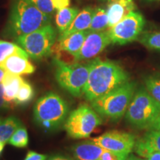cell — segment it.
Masks as SVG:
<instances>
[{"instance_id": "1", "label": "cell", "mask_w": 160, "mask_h": 160, "mask_svg": "<svg viewBox=\"0 0 160 160\" xmlns=\"http://www.w3.org/2000/svg\"><path fill=\"white\" fill-rule=\"evenodd\" d=\"M90 64L89 77L83 93L88 101H93L129 82L128 73L115 62L96 58Z\"/></svg>"}, {"instance_id": "2", "label": "cell", "mask_w": 160, "mask_h": 160, "mask_svg": "<svg viewBox=\"0 0 160 160\" xmlns=\"http://www.w3.org/2000/svg\"><path fill=\"white\" fill-rule=\"evenodd\" d=\"M51 21V17L40 11L30 0H12L4 36L16 39L50 25Z\"/></svg>"}, {"instance_id": "3", "label": "cell", "mask_w": 160, "mask_h": 160, "mask_svg": "<svg viewBox=\"0 0 160 160\" xmlns=\"http://www.w3.org/2000/svg\"><path fill=\"white\" fill-rule=\"evenodd\" d=\"M137 83L128 82L109 93L91 102V107L99 115L118 120L127 112L136 93Z\"/></svg>"}, {"instance_id": "4", "label": "cell", "mask_w": 160, "mask_h": 160, "mask_svg": "<svg viewBox=\"0 0 160 160\" xmlns=\"http://www.w3.org/2000/svg\"><path fill=\"white\" fill-rule=\"evenodd\" d=\"M160 114V105L141 88L136 91L126 112V119L140 129L151 128Z\"/></svg>"}, {"instance_id": "5", "label": "cell", "mask_w": 160, "mask_h": 160, "mask_svg": "<svg viewBox=\"0 0 160 160\" xmlns=\"http://www.w3.org/2000/svg\"><path fill=\"white\" fill-rule=\"evenodd\" d=\"M55 77L58 84L72 96L80 97L88 79L91 64L67 63L58 58L53 59Z\"/></svg>"}, {"instance_id": "6", "label": "cell", "mask_w": 160, "mask_h": 160, "mask_svg": "<svg viewBox=\"0 0 160 160\" xmlns=\"http://www.w3.org/2000/svg\"><path fill=\"white\" fill-rule=\"evenodd\" d=\"M68 105L57 93L49 92L39 98L35 104L33 114L38 125L46 130L57 128L65 121Z\"/></svg>"}, {"instance_id": "7", "label": "cell", "mask_w": 160, "mask_h": 160, "mask_svg": "<svg viewBox=\"0 0 160 160\" xmlns=\"http://www.w3.org/2000/svg\"><path fill=\"white\" fill-rule=\"evenodd\" d=\"M57 39V30L50 24L28 34L18 37L15 41L25 50L30 58L39 60L51 55Z\"/></svg>"}, {"instance_id": "8", "label": "cell", "mask_w": 160, "mask_h": 160, "mask_svg": "<svg viewBox=\"0 0 160 160\" xmlns=\"http://www.w3.org/2000/svg\"><path fill=\"white\" fill-rule=\"evenodd\" d=\"M102 122V119L93 108L82 104L70 113L64 128L71 138L85 139L89 137Z\"/></svg>"}, {"instance_id": "9", "label": "cell", "mask_w": 160, "mask_h": 160, "mask_svg": "<svg viewBox=\"0 0 160 160\" xmlns=\"http://www.w3.org/2000/svg\"><path fill=\"white\" fill-rule=\"evenodd\" d=\"M145 24V18L141 13L132 11L108 30L111 43L123 45L138 39Z\"/></svg>"}, {"instance_id": "10", "label": "cell", "mask_w": 160, "mask_h": 160, "mask_svg": "<svg viewBox=\"0 0 160 160\" xmlns=\"http://www.w3.org/2000/svg\"><path fill=\"white\" fill-rule=\"evenodd\" d=\"M92 140L104 150L117 155L119 160L127 159L134 148L136 143L135 137L133 134L118 131L106 132Z\"/></svg>"}, {"instance_id": "11", "label": "cell", "mask_w": 160, "mask_h": 160, "mask_svg": "<svg viewBox=\"0 0 160 160\" xmlns=\"http://www.w3.org/2000/svg\"><path fill=\"white\" fill-rule=\"evenodd\" d=\"M111 44L108 31L89 32L79 53L74 57L75 61L93 59L101 53Z\"/></svg>"}, {"instance_id": "12", "label": "cell", "mask_w": 160, "mask_h": 160, "mask_svg": "<svg viewBox=\"0 0 160 160\" xmlns=\"http://www.w3.org/2000/svg\"><path fill=\"white\" fill-rule=\"evenodd\" d=\"M88 33V31H84L70 33L66 36H59V38L53 46L52 53H53L58 56L61 51H65L74 57L81 49Z\"/></svg>"}, {"instance_id": "13", "label": "cell", "mask_w": 160, "mask_h": 160, "mask_svg": "<svg viewBox=\"0 0 160 160\" xmlns=\"http://www.w3.org/2000/svg\"><path fill=\"white\" fill-rule=\"evenodd\" d=\"M28 57H25L20 54H13L7 58L0 65L8 73L14 75H29L34 73L36 68L28 59Z\"/></svg>"}, {"instance_id": "14", "label": "cell", "mask_w": 160, "mask_h": 160, "mask_svg": "<svg viewBox=\"0 0 160 160\" xmlns=\"http://www.w3.org/2000/svg\"><path fill=\"white\" fill-rule=\"evenodd\" d=\"M135 8L133 0H116L109 2L107 8L108 29L117 25L132 11H134Z\"/></svg>"}, {"instance_id": "15", "label": "cell", "mask_w": 160, "mask_h": 160, "mask_svg": "<svg viewBox=\"0 0 160 160\" xmlns=\"http://www.w3.org/2000/svg\"><path fill=\"white\" fill-rule=\"evenodd\" d=\"M71 151L76 160H100L104 149L91 139L73 145Z\"/></svg>"}, {"instance_id": "16", "label": "cell", "mask_w": 160, "mask_h": 160, "mask_svg": "<svg viewBox=\"0 0 160 160\" xmlns=\"http://www.w3.org/2000/svg\"><path fill=\"white\" fill-rule=\"evenodd\" d=\"M24 81L25 80L20 76L12 74L8 72L5 73L2 84L4 88V98L10 106H12V103H14L15 98Z\"/></svg>"}, {"instance_id": "17", "label": "cell", "mask_w": 160, "mask_h": 160, "mask_svg": "<svg viewBox=\"0 0 160 160\" xmlns=\"http://www.w3.org/2000/svg\"><path fill=\"white\" fill-rule=\"evenodd\" d=\"M93 11L94 9L91 7H86L83 8L81 11H79L68 28L59 36H66L76 32L88 31L91 26Z\"/></svg>"}, {"instance_id": "18", "label": "cell", "mask_w": 160, "mask_h": 160, "mask_svg": "<svg viewBox=\"0 0 160 160\" xmlns=\"http://www.w3.org/2000/svg\"><path fill=\"white\" fill-rule=\"evenodd\" d=\"M79 13V10L77 8L69 7L57 11L55 17V23L60 34L68 28Z\"/></svg>"}, {"instance_id": "19", "label": "cell", "mask_w": 160, "mask_h": 160, "mask_svg": "<svg viewBox=\"0 0 160 160\" xmlns=\"http://www.w3.org/2000/svg\"><path fill=\"white\" fill-rule=\"evenodd\" d=\"M21 126L22 123L14 117L0 119V142L4 145L8 142L13 133Z\"/></svg>"}, {"instance_id": "20", "label": "cell", "mask_w": 160, "mask_h": 160, "mask_svg": "<svg viewBox=\"0 0 160 160\" xmlns=\"http://www.w3.org/2000/svg\"><path fill=\"white\" fill-rule=\"evenodd\" d=\"M108 29V17L107 9L102 7H99L94 9L89 32L105 31Z\"/></svg>"}, {"instance_id": "21", "label": "cell", "mask_w": 160, "mask_h": 160, "mask_svg": "<svg viewBox=\"0 0 160 160\" xmlns=\"http://www.w3.org/2000/svg\"><path fill=\"white\" fill-rule=\"evenodd\" d=\"M13 54H20L28 57L25 50L22 48L18 44L0 40V65L7 58Z\"/></svg>"}, {"instance_id": "22", "label": "cell", "mask_w": 160, "mask_h": 160, "mask_svg": "<svg viewBox=\"0 0 160 160\" xmlns=\"http://www.w3.org/2000/svg\"><path fill=\"white\" fill-rule=\"evenodd\" d=\"M145 90L160 105V74H152L145 79Z\"/></svg>"}, {"instance_id": "23", "label": "cell", "mask_w": 160, "mask_h": 160, "mask_svg": "<svg viewBox=\"0 0 160 160\" xmlns=\"http://www.w3.org/2000/svg\"><path fill=\"white\" fill-rule=\"evenodd\" d=\"M33 97H34V91L33 87L30 83L24 81L15 98L14 104L19 105H26L33 99Z\"/></svg>"}, {"instance_id": "24", "label": "cell", "mask_w": 160, "mask_h": 160, "mask_svg": "<svg viewBox=\"0 0 160 160\" xmlns=\"http://www.w3.org/2000/svg\"><path fill=\"white\" fill-rule=\"evenodd\" d=\"M139 42L152 50H160V32L145 33L140 36Z\"/></svg>"}, {"instance_id": "25", "label": "cell", "mask_w": 160, "mask_h": 160, "mask_svg": "<svg viewBox=\"0 0 160 160\" xmlns=\"http://www.w3.org/2000/svg\"><path fill=\"white\" fill-rule=\"evenodd\" d=\"M8 143L17 148H25L28 144V135L25 128L19 127L10 139Z\"/></svg>"}, {"instance_id": "26", "label": "cell", "mask_w": 160, "mask_h": 160, "mask_svg": "<svg viewBox=\"0 0 160 160\" xmlns=\"http://www.w3.org/2000/svg\"><path fill=\"white\" fill-rule=\"evenodd\" d=\"M144 138L153 151L160 152V131L151 129L145 133Z\"/></svg>"}, {"instance_id": "27", "label": "cell", "mask_w": 160, "mask_h": 160, "mask_svg": "<svg viewBox=\"0 0 160 160\" xmlns=\"http://www.w3.org/2000/svg\"><path fill=\"white\" fill-rule=\"evenodd\" d=\"M40 11L45 15L53 18L55 11L52 0H30Z\"/></svg>"}, {"instance_id": "28", "label": "cell", "mask_w": 160, "mask_h": 160, "mask_svg": "<svg viewBox=\"0 0 160 160\" xmlns=\"http://www.w3.org/2000/svg\"><path fill=\"white\" fill-rule=\"evenodd\" d=\"M134 148L136 153L138 155L145 159H148L152 152H153V150L149 147L148 144L147 143L144 137L136 142Z\"/></svg>"}, {"instance_id": "29", "label": "cell", "mask_w": 160, "mask_h": 160, "mask_svg": "<svg viewBox=\"0 0 160 160\" xmlns=\"http://www.w3.org/2000/svg\"><path fill=\"white\" fill-rule=\"evenodd\" d=\"M53 8L56 11H59L66 8H68L71 4V0H52Z\"/></svg>"}, {"instance_id": "30", "label": "cell", "mask_w": 160, "mask_h": 160, "mask_svg": "<svg viewBox=\"0 0 160 160\" xmlns=\"http://www.w3.org/2000/svg\"><path fill=\"white\" fill-rule=\"evenodd\" d=\"M46 156L36 153L34 151H29L24 160H45Z\"/></svg>"}, {"instance_id": "31", "label": "cell", "mask_w": 160, "mask_h": 160, "mask_svg": "<svg viewBox=\"0 0 160 160\" xmlns=\"http://www.w3.org/2000/svg\"><path fill=\"white\" fill-rule=\"evenodd\" d=\"M100 160H119L117 155L111 151L104 150L101 156Z\"/></svg>"}, {"instance_id": "32", "label": "cell", "mask_w": 160, "mask_h": 160, "mask_svg": "<svg viewBox=\"0 0 160 160\" xmlns=\"http://www.w3.org/2000/svg\"><path fill=\"white\" fill-rule=\"evenodd\" d=\"M11 107L6 102L5 98H4V88L2 84H0V108H3Z\"/></svg>"}, {"instance_id": "33", "label": "cell", "mask_w": 160, "mask_h": 160, "mask_svg": "<svg viewBox=\"0 0 160 160\" xmlns=\"http://www.w3.org/2000/svg\"><path fill=\"white\" fill-rule=\"evenodd\" d=\"M147 160H160V152L153 151L148 157Z\"/></svg>"}, {"instance_id": "34", "label": "cell", "mask_w": 160, "mask_h": 160, "mask_svg": "<svg viewBox=\"0 0 160 160\" xmlns=\"http://www.w3.org/2000/svg\"><path fill=\"white\" fill-rule=\"evenodd\" d=\"M48 160H73V159L68 157H65V156L56 155V156H53V157H51Z\"/></svg>"}, {"instance_id": "35", "label": "cell", "mask_w": 160, "mask_h": 160, "mask_svg": "<svg viewBox=\"0 0 160 160\" xmlns=\"http://www.w3.org/2000/svg\"><path fill=\"white\" fill-rule=\"evenodd\" d=\"M151 129H154L157 130L158 131H160V114L159 115V117H158L157 120L155 121L154 124L152 126Z\"/></svg>"}, {"instance_id": "36", "label": "cell", "mask_w": 160, "mask_h": 160, "mask_svg": "<svg viewBox=\"0 0 160 160\" xmlns=\"http://www.w3.org/2000/svg\"><path fill=\"white\" fill-rule=\"evenodd\" d=\"M5 73L6 71L5 70H4L2 67H0V84H2V80L4 79V77H5Z\"/></svg>"}, {"instance_id": "37", "label": "cell", "mask_w": 160, "mask_h": 160, "mask_svg": "<svg viewBox=\"0 0 160 160\" xmlns=\"http://www.w3.org/2000/svg\"><path fill=\"white\" fill-rule=\"evenodd\" d=\"M126 160H144V159H140V158H138L133 155H130L128 156V157L127 158V159Z\"/></svg>"}, {"instance_id": "38", "label": "cell", "mask_w": 160, "mask_h": 160, "mask_svg": "<svg viewBox=\"0 0 160 160\" xmlns=\"http://www.w3.org/2000/svg\"><path fill=\"white\" fill-rule=\"evenodd\" d=\"M4 144L3 143H2V142H0V153H2V150H3V148H4Z\"/></svg>"}, {"instance_id": "39", "label": "cell", "mask_w": 160, "mask_h": 160, "mask_svg": "<svg viewBox=\"0 0 160 160\" xmlns=\"http://www.w3.org/2000/svg\"><path fill=\"white\" fill-rule=\"evenodd\" d=\"M146 2H159L160 0H144Z\"/></svg>"}, {"instance_id": "40", "label": "cell", "mask_w": 160, "mask_h": 160, "mask_svg": "<svg viewBox=\"0 0 160 160\" xmlns=\"http://www.w3.org/2000/svg\"><path fill=\"white\" fill-rule=\"evenodd\" d=\"M100 1L102 2H113V1H116V0H100Z\"/></svg>"}]
</instances>
